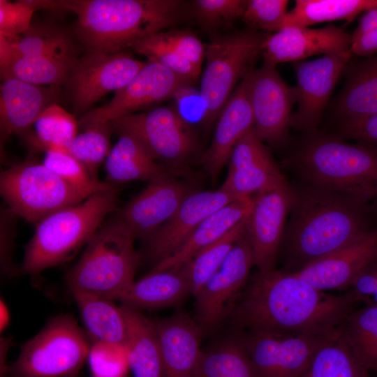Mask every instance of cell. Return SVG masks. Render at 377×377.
Wrapping results in <instances>:
<instances>
[{
	"mask_svg": "<svg viewBox=\"0 0 377 377\" xmlns=\"http://www.w3.org/2000/svg\"><path fill=\"white\" fill-rule=\"evenodd\" d=\"M193 191L175 175H165L149 182L112 216L135 240L145 242L173 216Z\"/></svg>",
	"mask_w": 377,
	"mask_h": 377,
	"instance_id": "ac0fdd59",
	"label": "cell"
},
{
	"mask_svg": "<svg viewBox=\"0 0 377 377\" xmlns=\"http://www.w3.org/2000/svg\"><path fill=\"white\" fill-rule=\"evenodd\" d=\"M35 11L25 0H0V36L17 40L30 28Z\"/></svg>",
	"mask_w": 377,
	"mask_h": 377,
	"instance_id": "bcb514c9",
	"label": "cell"
},
{
	"mask_svg": "<svg viewBox=\"0 0 377 377\" xmlns=\"http://www.w3.org/2000/svg\"><path fill=\"white\" fill-rule=\"evenodd\" d=\"M145 63L126 50L116 53L87 51L75 59L65 82L74 111L89 112L105 94L125 87Z\"/></svg>",
	"mask_w": 377,
	"mask_h": 377,
	"instance_id": "7c38bea8",
	"label": "cell"
},
{
	"mask_svg": "<svg viewBox=\"0 0 377 377\" xmlns=\"http://www.w3.org/2000/svg\"><path fill=\"white\" fill-rule=\"evenodd\" d=\"M135 239L112 216L107 218L66 274L71 292L118 300L133 283L140 253Z\"/></svg>",
	"mask_w": 377,
	"mask_h": 377,
	"instance_id": "8992f818",
	"label": "cell"
},
{
	"mask_svg": "<svg viewBox=\"0 0 377 377\" xmlns=\"http://www.w3.org/2000/svg\"><path fill=\"white\" fill-rule=\"evenodd\" d=\"M253 265L252 249L245 232L195 296L196 322L202 330L214 329L230 313L232 302L246 283Z\"/></svg>",
	"mask_w": 377,
	"mask_h": 377,
	"instance_id": "2e32d148",
	"label": "cell"
},
{
	"mask_svg": "<svg viewBox=\"0 0 377 377\" xmlns=\"http://www.w3.org/2000/svg\"><path fill=\"white\" fill-rule=\"evenodd\" d=\"M0 193L13 212L35 223L87 198L31 156L1 172Z\"/></svg>",
	"mask_w": 377,
	"mask_h": 377,
	"instance_id": "9c48e42d",
	"label": "cell"
},
{
	"mask_svg": "<svg viewBox=\"0 0 377 377\" xmlns=\"http://www.w3.org/2000/svg\"><path fill=\"white\" fill-rule=\"evenodd\" d=\"M350 288L360 302L377 306V258L358 274Z\"/></svg>",
	"mask_w": 377,
	"mask_h": 377,
	"instance_id": "f5cc1de1",
	"label": "cell"
},
{
	"mask_svg": "<svg viewBox=\"0 0 377 377\" xmlns=\"http://www.w3.org/2000/svg\"><path fill=\"white\" fill-rule=\"evenodd\" d=\"M58 87L13 78L3 80L0 91L1 140L29 129L43 110L56 104Z\"/></svg>",
	"mask_w": 377,
	"mask_h": 377,
	"instance_id": "d4e9b609",
	"label": "cell"
},
{
	"mask_svg": "<svg viewBox=\"0 0 377 377\" xmlns=\"http://www.w3.org/2000/svg\"><path fill=\"white\" fill-rule=\"evenodd\" d=\"M17 215L7 206L1 205L0 211V263L4 276L12 277L20 273L13 260V249L16 228Z\"/></svg>",
	"mask_w": 377,
	"mask_h": 377,
	"instance_id": "c3c4849f",
	"label": "cell"
},
{
	"mask_svg": "<svg viewBox=\"0 0 377 377\" xmlns=\"http://www.w3.org/2000/svg\"><path fill=\"white\" fill-rule=\"evenodd\" d=\"M352 56L348 50L296 64L297 109L292 114L290 127L303 133L317 131L323 111Z\"/></svg>",
	"mask_w": 377,
	"mask_h": 377,
	"instance_id": "e0dca14e",
	"label": "cell"
},
{
	"mask_svg": "<svg viewBox=\"0 0 377 377\" xmlns=\"http://www.w3.org/2000/svg\"><path fill=\"white\" fill-rule=\"evenodd\" d=\"M77 57L21 56L0 70L2 80L17 79L26 82L59 87L65 84Z\"/></svg>",
	"mask_w": 377,
	"mask_h": 377,
	"instance_id": "74e56055",
	"label": "cell"
},
{
	"mask_svg": "<svg viewBox=\"0 0 377 377\" xmlns=\"http://www.w3.org/2000/svg\"><path fill=\"white\" fill-rule=\"evenodd\" d=\"M91 341L72 316H57L24 343L1 377H75L87 360Z\"/></svg>",
	"mask_w": 377,
	"mask_h": 377,
	"instance_id": "52a82bcc",
	"label": "cell"
},
{
	"mask_svg": "<svg viewBox=\"0 0 377 377\" xmlns=\"http://www.w3.org/2000/svg\"><path fill=\"white\" fill-rule=\"evenodd\" d=\"M372 8H377V0H296L278 31L288 27H309L325 22L351 21L358 14Z\"/></svg>",
	"mask_w": 377,
	"mask_h": 377,
	"instance_id": "1f68e13d",
	"label": "cell"
},
{
	"mask_svg": "<svg viewBox=\"0 0 377 377\" xmlns=\"http://www.w3.org/2000/svg\"><path fill=\"white\" fill-rule=\"evenodd\" d=\"M174 105L183 120L192 126L195 124H204L206 117V106L201 96L200 90H197L188 83L175 94Z\"/></svg>",
	"mask_w": 377,
	"mask_h": 377,
	"instance_id": "f907efd6",
	"label": "cell"
},
{
	"mask_svg": "<svg viewBox=\"0 0 377 377\" xmlns=\"http://www.w3.org/2000/svg\"><path fill=\"white\" fill-rule=\"evenodd\" d=\"M248 73L220 112L211 145L201 157L203 168L213 181L228 164L237 143L253 128Z\"/></svg>",
	"mask_w": 377,
	"mask_h": 377,
	"instance_id": "603a6c76",
	"label": "cell"
},
{
	"mask_svg": "<svg viewBox=\"0 0 377 377\" xmlns=\"http://www.w3.org/2000/svg\"><path fill=\"white\" fill-rule=\"evenodd\" d=\"M131 49L147 57L148 61L159 64L190 82L200 75V71L170 45L160 31L135 42Z\"/></svg>",
	"mask_w": 377,
	"mask_h": 377,
	"instance_id": "60d3db41",
	"label": "cell"
},
{
	"mask_svg": "<svg viewBox=\"0 0 377 377\" xmlns=\"http://www.w3.org/2000/svg\"><path fill=\"white\" fill-rule=\"evenodd\" d=\"M281 167L300 182L363 198L377 197V147L334 134L304 133Z\"/></svg>",
	"mask_w": 377,
	"mask_h": 377,
	"instance_id": "3957f363",
	"label": "cell"
},
{
	"mask_svg": "<svg viewBox=\"0 0 377 377\" xmlns=\"http://www.w3.org/2000/svg\"><path fill=\"white\" fill-rule=\"evenodd\" d=\"M33 131L21 135L34 151L59 150L77 134L78 121L61 107H47L31 126Z\"/></svg>",
	"mask_w": 377,
	"mask_h": 377,
	"instance_id": "836d02e7",
	"label": "cell"
},
{
	"mask_svg": "<svg viewBox=\"0 0 377 377\" xmlns=\"http://www.w3.org/2000/svg\"><path fill=\"white\" fill-rule=\"evenodd\" d=\"M91 341L125 345L126 323L121 306L89 293L72 292Z\"/></svg>",
	"mask_w": 377,
	"mask_h": 377,
	"instance_id": "4dcf8cb0",
	"label": "cell"
},
{
	"mask_svg": "<svg viewBox=\"0 0 377 377\" xmlns=\"http://www.w3.org/2000/svg\"><path fill=\"white\" fill-rule=\"evenodd\" d=\"M236 200L221 188L191 191L173 216L145 242V258L154 266L169 257L205 219Z\"/></svg>",
	"mask_w": 377,
	"mask_h": 377,
	"instance_id": "ffe728a7",
	"label": "cell"
},
{
	"mask_svg": "<svg viewBox=\"0 0 377 377\" xmlns=\"http://www.w3.org/2000/svg\"><path fill=\"white\" fill-rule=\"evenodd\" d=\"M253 197L236 200L205 219L185 242L169 257L156 264L149 272H161L182 266L196 253L216 242L249 215Z\"/></svg>",
	"mask_w": 377,
	"mask_h": 377,
	"instance_id": "484cf974",
	"label": "cell"
},
{
	"mask_svg": "<svg viewBox=\"0 0 377 377\" xmlns=\"http://www.w3.org/2000/svg\"><path fill=\"white\" fill-rule=\"evenodd\" d=\"M293 195L292 184L286 179L252 196L246 234L258 270L275 268Z\"/></svg>",
	"mask_w": 377,
	"mask_h": 377,
	"instance_id": "9a60e30c",
	"label": "cell"
},
{
	"mask_svg": "<svg viewBox=\"0 0 377 377\" xmlns=\"http://www.w3.org/2000/svg\"><path fill=\"white\" fill-rule=\"evenodd\" d=\"M298 377H371L357 360L340 328L316 352Z\"/></svg>",
	"mask_w": 377,
	"mask_h": 377,
	"instance_id": "d6a6232c",
	"label": "cell"
},
{
	"mask_svg": "<svg viewBox=\"0 0 377 377\" xmlns=\"http://www.w3.org/2000/svg\"><path fill=\"white\" fill-rule=\"evenodd\" d=\"M248 77L253 133L271 145L286 142L296 102L294 87L283 80L275 65L265 61L259 68L251 69Z\"/></svg>",
	"mask_w": 377,
	"mask_h": 377,
	"instance_id": "4fadbf2b",
	"label": "cell"
},
{
	"mask_svg": "<svg viewBox=\"0 0 377 377\" xmlns=\"http://www.w3.org/2000/svg\"><path fill=\"white\" fill-rule=\"evenodd\" d=\"M0 328L1 331L6 329L9 323V312L8 309L3 300H1L0 304Z\"/></svg>",
	"mask_w": 377,
	"mask_h": 377,
	"instance_id": "11a10c76",
	"label": "cell"
},
{
	"mask_svg": "<svg viewBox=\"0 0 377 377\" xmlns=\"http://www.w3.org/2000/svg\"><path fill=\"white\" fill-rule=\"evenodd\" d=\"M195 377H258L237 336L201 351Z\"/></svg>",
	"mask_w": 377,
	"mask_h": 377,
	"instance_id": "d590c367",
	"label": "cell"
},
{
	"mask_svg": "<svg viewBox=\"0 0 377 377\" xmlns=\"http://www.w3.org/2000/svg\"><path fill=\"white\" fill-rule=\"evenodd\" d=\"M247 216L224 236L199 251L180 266L188 281L190 293L194 297L219 269L236 242L246 232Z\"/></svg>",
	"mask_w": 377,
	"mask_h": 377,
	"instance_id": "e575fe53",
	"label": "cell"
},
{
	"mask_svg": "<svg viewBox=\"0 0 377 377\" xmlns=\"http://www.w3.org/2000/svg\"><path fill=\"white\" fill-rule=\"evenodd\" d=\"M246 3L245 0H195L193 12L204 29L213 30L242 17Z\"/></svg>",
	"mask_w": 377,
	"mask_h": 377,
	"instance_id": "ee69618b",
	"label": "cell"
},
{
	"mask_svg": "<svg viewBox=\"0 0 377 377\" xmlns=\"http://www.w3.org/2000/svg\"><path fill=\"white\" fill-rule=\"evenodd\" d=\"M266 37L255 31H241L216 35L206 45L205 68L200 87L206 106L205 127L217 119L237 82L252 69Z\"/></svg>",
	"mask_w": 377,
	"mask_h": 377,
	"instance_id": "ba28073f",
	"label": "cell"
},
{
	"mask_svg": "<svg viewBox=\"0 0 377 377\" xmlns=\"http://www.w3.org/2000/svg\"><path fill=\"white\" fill-rule=\"evenodd\" d=\"M190 288L182 267L161 272H149L119 298L123 305L135 309H154L180 302Z\"/></svg>",
	"mask_w": 377,
	"mask_h": 377,
	"instance_id": "f546056e",
	"label": "cell"
},
{
	"mask_svg": "<svg viewBox=\"0 0 377 377\" xmlns=\"http://www.w3.org/2000/svg\"><path fill=\"white\" fill-rule=\"evenodd\" d=\"M42 163L86 198L113 185L94 179L77 159L64 151H45Z\"/></svg>",
	"mask_w": 377,
	"mask_h": 377,
	"instance_id": "b9f144b4",
	"label": "cell"
},
{
	"mask_svg": "<svg viewBox=\"0 0 377 377\" xmlns=\"http://www.w3.org/2000/svg\"><path fill=\"white\" fill-rule=\"evenodd\" d=\"M154 321L160 342L164 377H195L202 351V328L181 313Z\"/></svg>",
	"mask_w": 377,
	"mask_h": 377,
	"instance_id": "cb8c5ba5",
	"label": "cell"
},
{
	"mask_svg": "<svg viewBox=\"0 0 377 377\" xmlns=\"http://www.w3.org/2000/svg\"><path fill=\"white\" fill-rule=\"evenodd\" d=\"M358 302L351 290L329 294L295 273L274 268L252 276L230 314L246 330L327 334L340 327Z\"/></svg>",
	"mask_w": 377,
	"mask_h": 377,
	"instance_id": "6da1fadb",
	"label": "cell"
},
{
	"mask_svg": "<svg viewBox=\"0 0 377 377\" xmlns=\"http://www.w3.org/2000/svg\"><path fill=\"white\" fill-rule=\"evenodd\" d=\"M126 323L125 347L134 377H164L159 339L154 320L140 310L121 305Z\"/></svg>",
	"mask_w": 377,
	"mask_h": 377,
	"instance_id": "83f0119b",
	"label": "cell"
},
{
	"mask_svg": "<svg viewBox=\"0 0 377 377\" xmlns=\"http://www.w3.org/2000/svg\"><path fill=\"white\" fill-rule=\"evenodd\" d=\"M83 131L59 150L77 159L95 180L101 165L105 161L110 147L112 129L110 121H96L82 128Z\"/></svg>",
	"mask_w": 377,
	"mask_h": 377,
	"instance_id": "f35d334b",
	"label": "cell"
},
{
	"mask_svg": "<svg viewBox=\"0 0 377 377\" xmlns=\"http://www.w3.org/2000/svg\"><path fill=\"white\" fill-rule=\"evenodd\" d=\"M77 16L76 34L87 52L116 53L176 24L178 0H68Z\"/></svg>",
	"mask_w": 377,
	"mask_h": 377,
	"instance_id": "277c9868",
	"label": "cell"
},
{
	"mask_svg": "<svg viewBox=\"0 0 377 377\" xmlns=\"http://www.w3.org/2000/svg\"><path fill=\"white\" fill-rule=\"evenodd\" d=\"M117 135L105 161L106 182L116 186L134 180L149 182L165 175H175L135 138L127 133Z\"/></svg>",
	"mask_w": 377,
	"mask_h": 377,
	"instance_id": "4316f807",
	"label": "cell"
},
{
	"mask_svg": "<svg viewBox=\"0 0 377 377\" xmlns=\"http://www.w3.org/2000/svg\"><path fill=\"white\" fill-rule=\"evenodd\" d=\"M287 0H248L242 18L249 26L277 31L287 13Z\"/></svg>",
	"mask_w": 377,
	"mask_h": 377,
	"instance_id": "f6af8a7d",
	"label": "cell"
},
{
	"mask_svg": "<svg viewBox=\"0 0 377 377\" xmlns=\"http://www.w3.org/2000/svg\"><path fill=\"white\" fill-rule=\"evenodd\" d=\"M334 135L377 147V113L355 121L339 123Z\"/></svg>",
	"mask_w": 377,
	"mask_h": 377,
	"instance_id": "816d5d0a",
	"label": "cell"
},
{
	"mask_svg": "<svg viewBox=\"0 0 377 377\" xmlns=\"http://www.w3.org/2000/svg\"><path fill=\"white\" fill-rule=\"evenodd\" d=\"M20 57L15 40L0 36V70L7 68Z\"/></svg>",
	"mask_w": 377,
	"mask_h": 377,
	"instance_id": "db71d44e",
	"label": "cell"
},
{
	"mask_svg": "<svg viewBox=\"0 0 377 377\" xmlns=\"http://www.w3.org/2000/svg\"><path fill=\"white\" fill-rule=\"evenodd\" d=\"M87 361L92 377H127L130 370L125 345L91 341Z\"/></svg>",
	"mask_w": 377,
	"mask_h": 377,
	"instance_id": "7bdbcfd3",
	"label": "cell"
},
{
	"mask_svg": "<svg viewBox=\"0 0 377 377\" xmlns=\"http://www.w3.org/2000/svg\"><path fill=\"white\" fill-rule=\"evenodd\" d=\"M335 112L340 123L377 113V54L350 67L336 101Z\"/></svg>",
	"mask_w": 377,
	"mask_h": 377,
	"instance_id": "f1b7e54d",
	"label": "cell"
},
{
	"mask_svg": "<svg viewBox=\"0 0 377 377\" xmlns=\"http://www.w3.org/2000/svg\"><path fill=\"white\" fill-rule=\"evenodd\" d=\"M376 258L377 226L295 274L319 290H343Z\"/></svg>",
	"mask_w": 377,
	"mask_h": 377,
	"instance_id": "44dd1931",
	"label": "cell"
},
{
	"mask_svg": "<svg viewBox=\"0 0 377 377\" xmlns=\"http://www.w3.org/2000/svg\"><path fill=\"white\" fill-rule=\"evenodd\" d=\"M350 35L332 24L319 29L285 27L267 36L261 46L264 61L276 66L311 56L349 50Z\"/></svg>",
	"mask_w": 377,
	"mask_h": 377,
	"instance_id": "7402d4cb",
	"label": "cell"
},
{
	"mask_svg": "<svg viewBox=\"0 0 377 377\" xmlns=\"http://www.w3.org/2000/svg\"><path fill=\"white\" fill-rule=\"evenodd\" d=\"M15 41L20 57H76L71 36L55 24H31L30 28Z\"/></svg>",
	"mask_w": 377,
	"mask_h": 377,
	"instance_id": "ab89813d",
	"label": "cell"
},
{
	"mask_svg": "<svg viewBox=\"0 0 377 377\" xmlns=\"http://www.w3.org/2000/svg\"><path fill=\"white\" fill-rule=\"evenodd\" d=\"M339 328L360 363L377 373V306L353 310Z\"/></svg>",
	"mask_w": 377,
	"mask_h": 377,
	"instance_id": "8d00e7d4",
	"label": "cell"
},
{
	"mask_svg": "<svg viewBox=\"0 0 377 377\" xmlns=\"http://www.w3.org/2000/svg\"><path fill=\"white\" fill-rule=\"evenodd\" d=\"M118 195L112 185L39 221L25 246L20 273L38 274L71 259L118 209Z\"/></svg>",
	"mask_w": 377,
	"mask_h": 377,
	"instance_id": "5b68a950",
	"label": "cell"
},
{
	"mask_svg": "<svg viewBox=\"0 0 377 377\" xmlns=\"http://www.w3.org/2000/svg\"><path fill=\"white\" fill-rule=\"evenodd\" d=\"M162 38L201 71L206 45L193 33L185 30L160 31Z\"/></svg>",
	"mask_w": 377,
	"mask_h": 377,
	"instance_id": "681fc988",
	"label": "cell"
},
{
	"mask_svg": "<svg viewBox=\"0 0 377 377\" xmlns=\"http://www.w3.org/2000/svg\"><path fill=\"white\" fill-rule=\"evenodd\" d=\"M117 135L129 134L175 175L182 172L195 150L192 128L174 106H161L110 121Z\"/></svg>",
	"mask_w": 377,
	"mask_h": 377,
	"instance_id": "30bf717a",
	"label": "cell"
},
{
	"mask_svg": "<svg viewBox=\"0 0 377 377\" xmlns=\"http://www.w3.org/2000/svg\"><path fill=\"white\" fill-rule=\"evenodd\" d=\"M221 190L236 199L250 198L287 178L271 152L249 131L234 147Z\"/></svg>",
	"mask_w": 377,
	"mask_h": 377,
	"instance_id": "d6986e66",
	"label": "cell"
},
{
	"mask_svg": "<svg viewBox=\"0 0 377 377\" xmlns=\"http://www.w3.org/2000/svg\"><path fill=\"white\" fill-rule=\"evenodd\" d=\"M192 82L152 61L103 105L84 113L78 121L82 128L96 121H110L135 114L174 96L182 87Z\"/></svg>",
	"mask_w": 377,
	"mask_h": 377,
	"instance_id": "5bb4252c",
	"label": "cell"
},
{
	"mask_svg": "<svg viewBox=\"0 0 377 377\" xmlns=\"http://www.w3.org/2000/svg\"><path fill=\"white\" fill-rule=\"evenodd\" d=\"M371 205H372L374 212H376L377 215V197L371 201Z\"/></svg>",
	"mask_w": 377,
	"mask_h": 377,
	"instance_id": "9f6ffc18",
	"label": "cell"
},
{
	"mask_svg": "<svg viewBox=\"0 0 377 377\" xmlns=\"http://www.w3.org/2000/svg\"><path fill=\"white\" fill-rule=\"evenodd\" d=\"M291 184L293 199L279 253L283 271L297 273L377 226L368 200L300 182Z\"/></svg>",
	"mask_w": 377,
	"mask_h": 377,
	"instance_id": "7a4b0ae2",
	"label": "cell"
},
{
	"mask_svg": "<svg viewBox=\"0 0 377 377\" xmlns=\"http://www.w3.org/2000/svg\"><path fill=\"white\" fill-rule=\"evenodd\" d=\"M350 52L364 57L377 54V8L364 12L359 24L350 35Z\"/></svg>",
	"mask_w": 377,
	"mask_h": 377,
	"instance_id": "7dc6e473",
	"label": "cell"
},
{
	"mask_svg": "<svg viewBox=\"0 0 377 377\" xmlns=\"http://www.w3.org/2000/svg\"><path fill=\"white\" fill-rule=\"evenodd\" d=\"M337 330L327 334L246 330L237 337L258 377H298Z\"/></svg>",
	"mask_w": 377,
	"mask_h": 377,
	"instance_id": "8fae6325",
	"label": "cell"
}]
</instances>
